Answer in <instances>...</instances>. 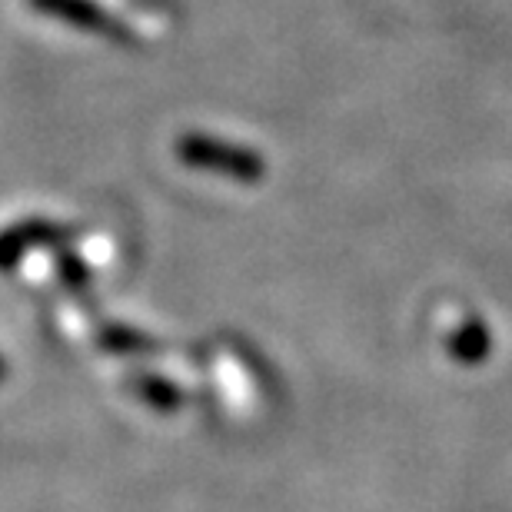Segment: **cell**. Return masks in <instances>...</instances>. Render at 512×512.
I'll list each match as a JSON object with an SVG mask.
<instances>
[{"label": "cell", "mask_w": 512, "mask_h": 512, "mask_svg": "<svg viewBox=\"0 0 512 512\" xmlns=\"http://www.w3.org/2000/svg\"><path fill=\"white\" fill-rule=\"evenodd\" d=\"M130 389L147 399L153 409H160V413H170V409L180 406V393L167 380H160V376H147V373L130 376Z\"/></svg>", "instance_id": "obj_5"}, {"label": "cell", "mask_w": 512, "mask_h": 512, "mask_svg": "<svg viewBox=\"0 0 512 512\" xmlns=\"http://www.w3.org/2000/svg\"><path fill=\"white\" fill-rule=\"evenodd\" d=\"M97 343L114 356H143V353L153 350L150 336H143L137 330H127V326H104L97 336Z\"/></svg>", "instance_id": "obj_4"}, {"label": "cell", "mask_w": 512, "mask_h": 512, "mask_svg": "<svg viewBox=\"0 0 512 512\" xmlns=\"http://www.w3.org/2000/svg\"><path fill=\"white\" fill-rule=\"evenodd\" d=\"M177 153L183 163L197 170L223 173L233 180H260L263 177V160L253 150L233 147V143H220L213 137H200V133H187L177 143Z\"/></svg>", "instance_id": "obj_1"}, {"label": "cell", "mask_w": 512, "mask_h": 512, "mask_svg": "<svg viewBox=\"0 0 512 512\" xmlns=\"http://www.w3.org/2000/svg\"><path fill=\"white\" fill-rule=\"evenodd\" d=\"M57 270H60V280H64L70 290H80V286H87V280H90L87 263L80 260L77 253H60Z\"/></svg>", "instance_id": "obj_6"}, {"label": "cell", "mask_w": 512, "mask_h": 512, "mask_svg": "<svg viewBox=\"0 0 512 512\" xmlns=\"http://www.w3.org/2000/svg\"><path fill=\"white\" fill-rule=\"evenodd\" d=\"M74 240V230L60 227L50 220H20L14 227L0 230V270L17 266L30 250H44V247H64Z\"/></svg>", "instance_id": "obj_2"}, {"label": "cell", "mask_w": 512, "mask_h": 512, "mask_svg": "<svg viewBox=\"0 0 512 512\" xmlns=\"http://www.w3.org/2000/svg\"><path fill=\"white\" fill-rule=\"evenodd\" d=\"M37 10H44L50 17H60L67 20V24L74 27H84L90 34H100L107 40H120V44H127V27L120 24L107 14V10H100L94 0H34Z\"/></svg>", "instance_id": "obj_3"}, {"label": "cell", "mask_w": 512, "mask_h": 512, "mask_svg": "<svg viewBox=\"0 0 512 512\" xmlns=\"http://www.w3.org/2000/svg\"><path fill=\"white\" fill-rule=\"evenodd\" d=\"M7 373H10V366H7V360H4V356H0V383L7 380Z\"/></svg>", "instance_id": "obj_7"}]
</instances>
